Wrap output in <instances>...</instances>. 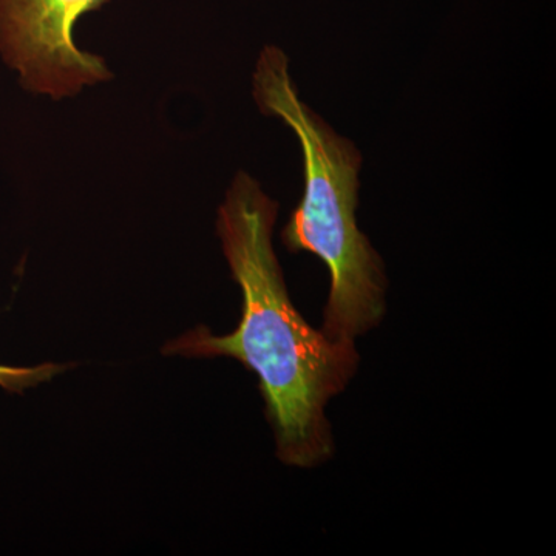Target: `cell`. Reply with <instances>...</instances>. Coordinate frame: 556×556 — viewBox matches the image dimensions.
Here are the masks:
<instances>
[{"instance_id":"cell-2","label":"cell","mask_w":556,"mask_h":556,"mask_svg":"<svg viewBox=\"0 0 556 556\" xmlns=\"http://www.w3.org/2000/svg\"><path fill=\"white\" fill-rule=\"evenodd\" d=\"M254 98L263 115L283 121L302 146L305 193L281 240L289 252H309L327 266L324 334L356 342L386 317L388 288L382 258L357 225L361 152L302 101L278 47L260 54Z\"/></svg>"},{"instance_id":"cell-1","label":"cell","mask_w":556,"mask_h":556,"mask_svg":"<svg viewBox=\"0 0 556 556\" xmlns=\"http://www.w3.org/2000/svg\"><path fill=\"white\" fill-rule=\"evenodd\" d=\"M277 214V201L239 172L217 219L223 252L243 294L239 327L226 336L192 329L167 343L164 354L232 357L255 372L277 456L287 466L311 468L334 453L327 407L350 386L361 358L356 342L329 339L295 309L273 247Z\"/></svg>"},{"instance_id":"cell-3","label":"cell","mask_w":556,"mask_h":556,"mask_svg":"<svg viewBox=\"0 0 556 556\" xmlns=\"http://www.w3.org/2000/svg\"><path fill=\"white\" fill-rule=\"evenodd\" d=\"M108 0H0V53L22 86L54 100L112 78L104 61L73 40L83 14Z\"/></svg>"},{"instance_id":"cell-4","label":"cell","mask_w":556,"mask_h":556,"mask_svg":"<svg viewBox=\"0 0 556 556\" xmlns=\"http://www.w3.org/2000/svg\"><path fill=\"white\" fill-rule=\"evenodd\" d=\"M64 367L60 365H42V367L22 368V367H2L0 365V387L7 391H16L21 393L25 388L36 386V383L49 380L51 376L62 371Z\"/></svg>"}]
</instances>
